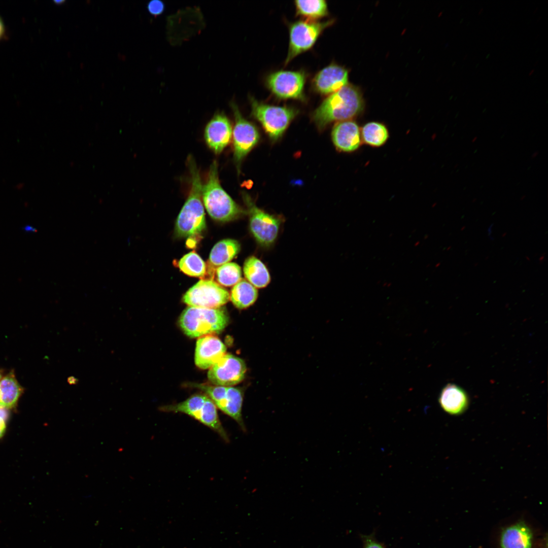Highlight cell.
Returning a JSON list of instances; mask_svg holds the SVG:
<instances>
[{
  "label": "cell",
  "instance_id": "6da1fadb",
  "mask_svg": "<svg viewBox=\"0 0 548 548\" xmlns=\"http://www.w3.org/2000/svg\"><path fill=\"white\" fill-rule=\"evenodd\" d=\"M364 103L358 88L348 84L328 95L315 110L313 119L320 129L334 121L352 120L361 113Z\"/></svg>",
  "mask_w": 548,
  "mask_h": 548
},
{
  "label": "cell",
  "instance_id": "7a4b0ae2",
  "mask_svg": "<svg viewBox=\"0 0 548 548\" xmlns=\"http://www.w3.org/2000/svg\"><path fill=\"white\" fill-rule=\"evenodd\" d=\"M187 162L190 176V189L175 224V233L180 237L198 235L206 227L204 207L201 201L202 184L199 171L191 155L188 157Z\"/></svg>",
  "mask_w": 548,
  "mask_h": 548
},
{
  "label": "cell",
  "instance_id": "3957f363",
  "mask_svg": "<svg viewBox=\"0 0 548 548\" xmlns=\"http://www.w3.org/2000/svg\"><path fill=\"white\" fill-rule=\"evenodd\" d=\"M216 160L212 163L207 179L202 185L201 198L210 216L215 220L228 222L244 212L222 187L219 179Z\"/></svg>",
  "mask_w": 548,
  "mask_h": 548
},
{
  "label": "cell",
  "instance_id": "277c9868",
  "mask_svg": "<svg viewBox=\"0 0 548 548\" xmlns=\"http://www.w3.org/2000/svg\"><path fill=\"white\" fill-rule=\"evenodd\" d=\"M229 317L222 309L188 306L182 313L179 325L185 334L195 338L221 332L227 325Z\"/></svg>",
  "mask_w": 548,
  "mask_h": 548
},
{
  "label": "cell",
  "instance_id": "5b68a950",
  "mask_svg": "<svg viewBox=\"0 0 548 548\" xmlns=\"http://www.w3.org/2000/svg\"><path fill=\"white\" fill-rule=\"evenodd\" d=\"M159 409L186 414L217 433L226 442L229 441L218 416L217 407L205 394H194L182 402L162 406Z\"/></svg>",
  "mask_w": 548,
  "mask_h": 548
},
{
  "label": "cell",
  "instance_id": "8992f818",
  "mask_svg": "<svg viewBox=\"0 0 548 548\" xmlns=\"http://www.w3.org/2000/svg\"><path fill=\"white\" fill-rule=\"evenodd\" d=\"M251 114L261 123L269 138L278 139L285 131L298 111L292 107L270 105L249 96Z\"/></svg>",
  "mask_w": 548,
  "mask_h": 548
},
{
  "label": "cell",
  "instance_id": "52a82bcc",
  "mask_svg": "<svg viewBox=\"0 0 548 548\" xmlns=\"http://www.w3.org/2000/svg\"><path fill=\"white\" fill-rule=\"evenodd\" d=\"M325 21L298 20L289 25V43L285 65L298 55L311 49L324 30L333 23Z\"/></svg>",
  "mask_w": 548,
  "mask_h": 548
},
{
  "label": "cell",
  "instance_id": "ba28073f",
  "mask_svg": "<svg viewBox=\"0 0 548 548\" xmlns=\"http://www.w3.org/2000/svg\"><path fill=\"white\" fill-rule=\"evenodd\" d=\"M214 403L217 408L237 423L241 429L247 432L242 415L244 393L239 388L232 386L194 384Z\"/></svg>",
  "mask_w": 548,
  "mask_h": 548
},
{
  "label": "cell",
  "instance_id": "9c48e42d",
  "mask_svg": "<svg viewBox=\"0 0 548 548\" xmlns=\"http://www.w3.org/2000/svg\"><path fill=\"white\" fill-rule=\"evenodd\" d=\"M306 75L303 70H280L271 73L265 85L273 95L280 99H306L304 86Z\"/></svg>",
  "mask_w": 548,
  "mask_h": 548
},
{
  "label": "cell",
  "instance_id": "30bf717a",
  "mask_svg": "<svg viewBox=\"0 0 548 548\" xmlns=\"http://www.w3.org/2000/svg\"><path fill=\"white\" fill-rule=\"evenodd\" d=\"M247 208L250 231L261 246L267 247L275 242L279 231L281 220L258 208L246 192H242Z\"/></svg>",
  "mask_w": 548,
  "mask_h": 548
},
{
  "label": "cell",
  "instance_id": "8fae6325",
  "mask_svg": "<svg viewBox=\"0 0 548 548\" xmlns=\"http://www.w3.org/2000/svg\"><path fill=\"white\" fill-rule=\"evenodd\" d=\"M228 292L216 282L201 280L189 288L183 296V301L189 306L217 309L227 303Z\"/></svg>",
  "mask_w": 548,
  "mask_h": 548
},
{
  "label": "cell",
  "instance_id": "7c38bea8",
  "mask_svg": "<svg viewBox=\"0 0 548 548\" xmlns=\"http://www.w3.org/2000/svg\"><path fill=\"white\" fill-rule=\"evenodd\" d=\"M230 106L235 120L232 131L233 157L239 172L243 159L258 142L259 133L255 125L243 117L234 101H230Z\"/></svg>",
  "mask_w": 548,
  "mask_h": 548
},
{
  "label": "cell",
  "instance_id": "4fadbf2b",
  "mask_svg": "<svg viewBox=\"0 0 548 548\" xmlns=\"http://www.w3.org/2000/svg\"><path fill=\"white\" fill-rule=\"evenodd\" d=\"M246 370L243 359L226 353L209 368L208 378L214 385L231 386L243 380Z\"/></svg>",
  "mask_w": 548,
  "mask_h": 548
},
{
  "label": "cell",
  "instance_id": "5bb4252c",
  "mask_svg": "<svg viewBox=\"0 0 548 548\" xmlns=\"http://www.w3.org/2000/svg\"><path fill=\"white\" fill-rule=\"evenodd\" d=\"M349 72L343 66L331 63L320 70L312 80L313 90L320 95L333 93L349 84Z\"/></svg>",
  "mask_w": 548,
  "mask_h": 548
},
{
  "label": "cell",
  "instance_id": "9a60e30c",
  "mask_svg": "<svg viewBox=\"0 0 548 548\" xmlns=\"http://www.w3.org/2000/svg\"><path fill=\"white\" fill-rule=\"evenodd\" d=\"M232 135L230 121L223 112L214 115L208 123L204 136L208 147L215 153H220L230 143Z\"/></svg>",
  "mask_w": 548,
  "mask_h": 548
},
{
  "label": "cell",
  "instance_id": "2e32d148",
  "mask_svg": "<svg viewBox=\"0 0 548 548\" xmlns=\"http://www.w3.org/2000/svg\"><path fill=\"white\" fill-rule=\"evenodd\" d=\"M226 348L217 336L208 335L198 338L195 351V363L199 368L208 369L226 354Z\"/></svg>",
  "mask_w": 548,
  "mask_h": 548
},
{
  "label": "cell",
  "instance_id": "e0dca14e",
  "mask_svg": "<svg viewBox=\"0 0 548 548\" xmlns=\"http://www.w3.org/2000/svg\"><path fill=\"white\" fill-rule=\"evenodd\" d=\"M332 139L336 148L345 152L357 150L362 143L360 128L353 120L336 123L332 129Z\"/></svg>",
  "mask_w": 548,
  "mask_h": 548
},
{
  "label": "cell",
  "instance_id": "ac0fdd59",
  "mask_svg": "<svg viewBox=\"0 0 548 548\" xmlns=\"http://www.w3.org/2000/svg\"><path fill=\"white\" fill-rule=\"evenodd\" d=\"M438 402L442 409L452 416H459L465 413L469 405V398L461 387L450 383L441 390Z\"/></svg>",
  "mask_w": 548,
  "mask_h": 548
},
{
  "label": "cell",
  "instance_id": "d6986e66",
  "mask_svg": "<svg viewBox=\"0 0 548 548\" xmlns=\"http://www.w3.org/2000/svg\"><path fill=\"white\" fill-rule=\"evenodd\" d=\"M533 535L530 527L524 521L504 527L499 538L500 548H532Z\"/></svg>",
  "mask_w": 548,
  "mask_h": 548
},
{
  "label": "cell",
  "instance_id": "ffe728a7",
  "mask_svg": "<svg viewBox=\"0 0 548 548\" xmlns=\"http://www.w3.org/2000/svg\"><path fill=\"white\" fill-rule=\"evenodd\" d=\"M244 273L248 282L256 288L265 287L270 281V277L265 264L258 258L251 256L244 264Z\"/></svg>",
  "mask_w": 548,
  "mask_h": 548
},
{
  "label": "cell",
  "instance_id": "44dd1931",
  "mask_svg": "<svg viewBox=\"0 0 548 548\" xmlns=\"http://www.w3.org/2000/svg\"><path fill=\"white\" fill-rule=\"evenodd\" d=\"M23 389L11 371L0 380V407L11 408L15 406Z\"/></svg>",
  "mask_w": 548,
  "mask_h": 548
},
{
  "label": "cell",
  "instance_id": "7402d4cb",
  "mask_svg": "<svg viewBox=\"0 0 548 548\" xmlns=\"http://www.w3.org/2000/svg\"><path fill=\"white\" fill-rule=\"evenodd\" d=\"M240 248L239 243L236 240H221L213 247L209 256V263L214 266L228 263L237 255Z\"/></svg>",
  "mask_w": 548,
  "mask_h": 548
},
{
  "label": "cell",
  "instance_id": "603a6c76",
  "mask_svg": "<svg viewBox=\"0 0 548 548\" xmlns=\"http://www.w3.org/2000/svg\"><path fill=\"white\" fill-rule=\"evenodd\" d=\"M230 297L235 307L239 309H246L256 301L258 291L251 283L243 279L233 286Z\"/></svg>",
  "mask_w": 548,
  "mask_h": 548
},
{
  "label": "cell",
  "instance_id": "cb8c5ba5",
  "mask_svg": "<svg viewBox=\"0 0 548 548\" xmlns=\"http://www.w3.org/2000/svg\"><path fill=\"white\" fill-rule=\"evenodd\" d=\"M294 5L296 15L308 20L316 21L328 15V5L324 0L295 1Z\"/></svg>",
  "mask_w": 548,
  "mask_h": 548
},
{
  "label": "cell",
  "instance_id": "d4e9b609",
  "mask_svg": "<svg viewBox=\"0 0 548 548\" xmlns=\"http://www.w3.org/2000/svg\"><path fill=\"white\" fill-rule=\"evenodd\" d=\"M360 130L362 141L371 147L382 146L389 138V131L387 127L379 122H368L364 124Z\"/></svg>",
  "mask_w": 548,
  "mask_h": 548
},
{
  "label": "cell",
  "instance_id": "484cf974",
  "mask_svg": "<svg viewBox=\"0 0 548 548\" xmlns=\"http://www.w3.org/2000/svg\"><path fill=\"white\" fill-rule=\"evenodd\" d=\"M178 266L185 274L204 279L207 265L199 255L194 251L184 255L179 260Z\"/></svg>",
  "mask_w": 548,
  "mask_h": 548
},
{
  "label": "cell",
  "instance_id": "4316f807",
  "mask_svg": "<svg viewBox=\"0 0 548 548\" xmlns=\"http://www.w3.org/2000/svg\"><path fill=\"white\" fill-rule=\"evenodd\" d=\"M217 282L224 286L235 285L242 279L240 266L234 262H228L218 267L216 270Z\"/></svg>",
  "mask_w": 548,
  "mask_h": 548
},
{
  "label": "cell",
  "instance_id": "83f0119b",
  "mask_svg": "<svg viewBox=\"0 0 548 548\" xmlns=\"http://www.w3.org/2000/svg\"><path fill=\"white\" fill-rule=\"evenodd\" d=\"M147 8L151 15L157 16L163 13L165 9V5L160 0H152L149 2Z\"/></svg>",
  "mask_w": 548,
  "mask_h": 548
},
{
  "label": "cell",
  "instance_id": "f1b7e54d",
  "mask_svg": "<svg viewBox=\"0 0 548 548\" xmlns=\"http://www.w3.org/2000/svg\"><path fill=\"white\" fill-rule=\"evenodd\" d=\"M8 416V409L0 407V438L3 437L5 433Z\"/></svg>",
  "mask_w": 548,
  "mask_h": 548
},
{
  "label": "cell",
  "instance_id": "f546056e",
  "mask_svg": "<svg viewBox=\"0 0 548 548\" xmlns=\"http://www.w3.org/2000/svg\"><path fill=\"white\" fill-rule=\"evenodd\" d=\"M7 28L4 20L0 16V42L7 37Z\"/></svg>",
  "mask_w": 548,
  "mask_h": 548
},
{
  "label": "cell",
  "instance_id": "4dcf8cb0",
  "mask_svg": "<svg viewBox=\"0 0 548 548\" xmlns=\"http://www.w3.org/2000/svg\"><path fill=\"white\" fill-rule=\"evenodd\" d=\"M364 548H384L381 544L370 539H366Z\"/></svg>",
  "mask_w": 548,
  "mask_h": 548
},
{
  "label": "cell",
  "instance_id": "1f68e13d",
  "mask_svg": "<svg viewBox=\"0 0 548 548\" xmlns=\"http://www.w3.org/2000/svg\"><path fill=\"white\" fill-rule=\"evenodd\" d=\"M67 383L71 385H74L78 384L79 380L77 378L73 376H70L67 379Z\"/></svg>",
  "mask_w": 548,
  "mask_h": 548
},
{
  "label": "cell",
  "instance_id": "d6a6232c",
  "mask_svg": "<svg viewBox=\"0 0 548 548\" xmlns=\"http://www.w3.org/2000/svg\"><path fill=\"white\" fill-rule=\"evenodd\" d=\"M538 152L537 151H535L534 153H533V154H532V158L536 157L538 155Z\"/></svg>",
  "mask_w": 548,
  "mask_h": 548
},
{
  "label": "cell",
  "instance_id": "836d02e7",
  "mask_svg": "<svg viewBox=\"0 0 548 548\" xmlns=\"http://www.w3.org/2000/svg\"><path fill=\"white\" fill-rule=\"evenodd\" d=\"M54 2L56 4H58L59 3L61 4V3H63V2H64V1H55Z\"/></svg>",
  "mask_w": 548,
  "mask_h": 548
},
{
  "label": "cell",
  "instance_id": "e575fe53",
  "mask_svg": "<svg viewBox=\"0 0 548 548\" xmlns=\"http://www.w3.org/2000/svg\"><path fill=\"white\" fill-rule=\"evenodd\" d=\"M2 376H3V372H2V371L1 370H0V380L2 378Z\"/></svg>",
  "mask_w": 548,
  "mask_h": 548
},
{
  "label": "cell",
  "instance_id": "d590c367",
  "mask_svg": "<svg viewBox=\"0 0 548 548\" xmlns=\"http://www.w3.org/2000/svg\"><path fill=\"white\" fill-rule=\"evenodd\" d=\"M476 139H477V137H476V136H475V137L473 138V140H472V143H474V142H475V141L476 140Z\"/></svg>",
  "mask_w": 548,
  "mask_h": 548
}]
</instances>
